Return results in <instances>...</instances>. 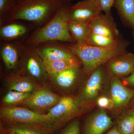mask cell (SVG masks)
<instances>
[{
  "instance_id": "6da1fadb",
  "label": "cell",
  "mask_w": 134,
  "mask_h": 134,
  "mask_svg": "<svg viewBox=\"0 0 134 134\" xmlns=\"http://www.w3.org/2000/svg\"><path fill=\"white\" fill-rule=\"evenodd\" d=\"M66 0H17L6 22L23 20L38 28L55 15Z\"/></svg>"
},
{
  "instance_id": "7a4b0ae2",
  "label": "cell",
  "mask_w": 134,
  "mask_h": 134,
  "mask_svg": "<svg viewBox=\"0 0 134 134\" xmlns=\"http://www.w3.org/2000/svg\"><path fill=\"white\" fill-rule=\"evenodd\" d=\"M71 5L70 2L65 3L51 20L26 39L25 44L34 47L48 41L76 43L68 28V14Z\"/></svg>"
},
{
  "instance_id": "3957f363",
  "label": "cell",
  "mask_w": 134,
  "mask_h": 134,
  "mask_svg": "<svg viewBox=\"0 0 134 134\" xmlns=\"http://www.w3.org/2000/svg\"><path fill=\"white\" fill-rule=\"evenodd\" d=\"M127 44L119 41L113 45L96 47L87 43H72L67 47L81 60L85 72L91 73L96 69L106 63L111 58L126 53Z\"/></svg>"
},
{
  "instance_id": "277c9868",
  "label": "cell",
  "mask_w": 134,
  "mask_h": 134,
  "mask_svg": "<svg viewBox=\"0 0 134 134\" xmlns=\"http://www.w3.org/2000/svg\"><path fill=\"white\" fill-rule=\"evenodd\" d=\"M18 46L21 66L20 74L30 78L38 85L46 81L48 75L41 57L32 47L25 44Z\"/></svg>"
},
{
  "instance_id": "5b68a950",
  "label": "cell",
  "mask_w": 134,
  "mask_h": 134,
  "mask_svg": "<svg viewBox=\"0 0 134 134\" xmlns=\"http://www.w3.org/2000/svg\"><path fill=\"white\" fill-rule=\"evenodd\" d=\"M2 122L7 125H40L48 121L47 114H40L29 108L16 106H3L0 108Z\"/></svg>"
},
{
  "instance_id": "8992f818",
  "label": "cell",
  "mask_w": 134,
  "mask_h": 134,
  "mask_svg": "<svg viewBox=\"0 0 134 134\" xmlns=\"http://www.w3.org/2000/svg\"><path fill=\"white\" fill-rule=\"evenodd\" d=\"M82 104L78 98L61 97L59 103L47 113L48 120L46 124L54 127L64 125L79 115L82 111Z\"/></svg>"
},
{
  "instance_id": "52a82bcc",
  "label": "cell",
  "mask_w": 134,
  "mask_h": 134,
  "mask_svg": "<svg viewBox=\"0 0 134 134\" xmlns=\"http://www.w3.org/2000/svg\"><path fill=\"white\" fill-rule=\"evenodd\" d=\"M61 98L48 88L38 86L29 98L17 106L26 107L39 113H47Z\"/></svg>"
},
{
  "instance_id": "ba28073f",
  "label": "cell",
  "mask_w": 134,
  "mask_h": 134,
  "mask_svg": "<svg viewBox=\"0 0 134 134\" xmlns=\"http://www.w3.org/2000/svg\"><path fill=\"white\" fill-rule=\"evenodd\" d=\"M88 25L92 33L118 38L119 32L111 13L104 15L100 13L91 20Z\"/></svg>"
},
{
  "instance_id": "9c48e42d",
  "label": "cell",
  "mask_w": 134,
  "mask_h": 134,
  "mask_svg": "<svg viewBox=\"0 0 134 134\" xmlns=\"http://www.w3.org/2000/svg\"><path fill=\"white\" fill-rule=\"evenodd\" d=\"M103 65L91 73L80 97L78 98L81 103H83L86 100H93L98 96L105 76V71L102 66Z\"/></svg>"
},
{
  "instance_id": "30bf717a",
  "label": "cell",
  "mask_w": 134,
  "mask_h": 134,
  "mask_svg": "<svg viewBox=\"0 0 134 134\" xmlns=\"http://www.w3.org/2000/svg\"><path fill=\"white\" fill-rule=\"evenodd\" d=\"M110 90L113 109L114 110L125 107L134 97V90L125 86L118 77L114 75L112 76Z\"/></svg>"
},
{
  "instance_id": "8fae6325",
  "label": "cell",
  "mask_w": 134,
  "mask_h": 134,
  "mask_svg": "<svg viewBox=\"0 0 134 134\" xmlns=\"http://www.w3.org/2000/svg\"><path fill=\"white\" fill-rule=\"evenodd\" d=\"M106 63L113 75L117 77L127 76L133 70L134 54L125 53L113 57Z\"/></svg>"
},
{
  "instance_id": "7c38bea8",
  "label": "cell",
  "mask_w": 134,
  "mask_h": 134,
  "mask_svg": "<svg viewBox=\"0 0 134 134\" xmlns=\"http://www.w3.org/2000/svg\"><path fill=\"white\" fill-rule=\"evenodd\" d=\"M100 10L92 5H83L78 2L71 5L68 14V21L88 24L89 22L101 13Z\"/></svg>"
},
{
  "instance_id": "4fadbf2b",
  "label": "cell",
  "mask_w": 134,
  "mask_h": 134,
  "mask_svg": "<svg viewBox=\"0 0 134 134\" xmlns=\"http://www.w3.org/2000/svg\"><path fill=\"white\" fill-rule=\"evenodd\" d=\"M113 122L103 110L99 111L87 120L84 134H103L112 126Z\"/></svg>"
},
{
  "instance_id": "5bb4252c",
  "label": "cell",
  "mask_w": 134,
  "mask_h": 134,
  "mask_svg": "<svg viewBox=\"0 0 134 134\" xmlns=\"http://www.w3.org/2000/svg\"><path fill=\"white\" fill-rule=\"evenodd\" d=\"M82 73L80 67H75L48 75V78L58 88L68 90L72 88L76 83Z\"/></svg>"
},
{
  "instance_id": "9a60e30c",
  "label": "cell",
  "mask_w": 134,
  "mask_h": 134,
  "mask_svg": "<svg viewBox=\"0 0 134 134\" xmlns=\"http://www.w3.org/2000/svg\"><path fill=\"white\" fill-rule=\"evenodd\" d=\"M33 47L43 61H50L76 57L67 47L55 45L37 46Z\"/></svg>"
},
{
  "instance_id": "2e32d148",
  "label": "cell",
  "mask_w": 134,
  "mask_h": 134,
  "mask_svg": "<svg viewBox=\"0 0 134 134\" xmlns=\"http://www.w3.org/2000/svg\"><path fill=\"white\" fill-rule=\"evenodd\" d=\"M6 83L9 91L23 93H32L39 86L30 78L19 73L9 75L6 78Z\"/></svg>"
},
{
  "instance_id": "e0dca14e",
  "label": "cell",
  "mask_w": 134,
  "mask_h": 134,
  "mask_svg": "<svg viewBox=\"0 0 134 134\" xmlns=\"http://www.w3.org/2000/svg\"><path fill=\"white\" fill-rule=\"evenodd\" d=\"M43 62L48 75L59 73L72 68L81 67L82 65L81 60L77 56L70 59L43 61Z\"/></svg>"
},
{
  "instance_id": "ac0fdd59",
  "label": "cell",
  "mask_w": 134,
  "mask_h": 134,
  "mask_svg": "<svg viewBox=\"0 0 134 134\" xmlns=\"http://www.w3.org/2000/svg\"><path fill=\"white\" fill-rule=\"evenodd\" d=\"M1 54L7 69H14L17 66L20 60L19 46L8 43L4 44L1 48Z\"/></svg>"
},
{
  "instance_id": "d6986e66",
  "label": "cell",
  "mask_w": 134,
  "mask_h": 134,
  "mask_svg": "<svg viewBox=\"0 0 134 134\" xmlns=\"http://www.w3.org/2000/svg\"><path fill=\"white\" fill-rule=\"evenodd\" d=\"M12 22V23L1 26L0 37L2 40H14L25 36L28 32V30L26 26L21 24Z\"/></svg>"
},
{
  "instance_id": "ffe728a7",
  "label": "cell",
  "mask_w": 134,
  "mask_h": 134,
  "mask_svg": "<svg viewBox=\"0 0 134 134\" xmlns=\"http://www.w3.org/2000/svg\"><path fill=\"white\" fill-rule=\"evenodd\" d=\"M68 28L76 43H87L92 32L88 24L74 21H68Z\"/></svg>"
},
{
  "instance_id": "44dd1931",
  "label": "cell",
  "mask_w": 134,
  "mask_h": 134,
  "mask_svg": "<svg viewBox=\"0 0 134 134\" xmlns=\"http://www.w3.org/2000/svg\"><path fill=\"white\" fill-rule=\"evenodd\" d=\"M113 7L121 17L134 25V0H114Z\"/></svg>"
},
{
  "instance_id": "7402d4cb",
  "label": "cell",
  "mask_w": 134,
  "mask_h": 134,
  "mask_svg": "<svg viewBox=\"0 0 134 134\" xmlns=\"http://www.w3.org/2000/svg\"><path fill=\"white\" fill-rule=\"evenodd\" d=\"M117 127L121 134H133L134 110L125 113L118 121Z\"/></svg>"
},
{
  "instance_id": "603a6c76",
  "label": "cell",
  "mask_w": 134,
  "mask_h": 134,
  "mask_svg": "<svg viewBox=\"0 0 134 134\" xmlns=\"http://www.w3.org/2000/svg\"><path fill=\"white\" fill-rule=\"evenodd\" d=\"M32 93H23L14 91H9L2 99L4 106H17L24 102Z\"/></svg>"
},
{
  "instance_id": "cb8c5ba5",
  "label": "cell",
  "mask_w": 134,
  "mask_h": 134,
  "mask_svg": "<svg viewBox=\"0 0 134 134\" xmlns=\"http://www.w3.org/2000/svg\"><path fill=\"white\" fill-rule=\"evenodd\" d=\"M119 38L115 39L97 34L92 33L87 44L96 47H107L113 45L119 41Z\"/></svg>"
},
{
  "instance_id": "d4e9b609",
  "label": "cell",
  "mask_w": 134,
  "mask_h": 134,
  "mask_svg": "<svg viewBox=\"0 0 134 134\" xmlns=\"http://www.w3.org/2000/svg\"><path fill=\"white\" fill-rule=\"evenodd\" d=\"M114 0H82L77 2L84 5H92L97 7L100 11L105 14L111 13V8L113 7Z\"/></svg>"
},
{
  "instance_id": "484cf974",
  "label": "cell",
  "mask_w": 134,
  "mask_h": 134,
  "mask_svg": "<svg viewBox=\"0 0 134 134\" xmlns=\"http://www.w3.org/2000/svg\"><path fill=\"white\" fill-rule=\"evenodd\" d=\"M17 0H0V25H4L10 12Z\"/></svg>"
},
{
  "instance_id": "4316f807",
  "label": "cell",
  "mask_w": 134,
  "mask_h": 134,
  "mask_svg": "<svg viewBox=\"0 0 134 134\" xmlns=\"http://www.w3.org/2000/svg\"><path fill=\"white\" fill-rule=\"evenodd\" d=\"M34 125H10V128L18 134H45Z\"/></svg>"
},
{
  "instance_id": "83f0119b",
  "label": "cell",
  "mask_w": 134,
  "mask_h": 134,
  "mask_svg": "<svg viewBox=\"0 0 134 134\" xmlns=\"http://www.w3.org/2000/svg\"><path fill=\"white\" fill-rule=\"evenodd\" d=\"M79 121L75 120L68 125L61 134H80Z\"/></svg>"
},
{
  "instance_id": "f1b7e54d",
  "label": "cell",
  "mask_w": 134,
  "mask_h": 134,
  "mask_svg": "<svg viewBox=\"0 0 134 134\" xmlns=\"http://www.w3.org/2000/svg\"><path fill=\"white\" fill-rule=\"evenodd\" d=\"M97 104L100 108L113 109L112 101L107 97H99L97 99Z\"/></svg>"
},
{
  "instance_id": "f546056e",
  "label": "cell",
  "mask_w": 134,
  "mask_h": 134,
  "mask_svg": "<svg viewBox=\"0 0 134 134\" xmlns=\"http://www.w3.org/2000/svg\"><path fill=\"white\" fill-rule=\"evenodd\" d=\"M124 81L128 85L134 86V68L132 73L124 79Z\"/></svg>"
},
{
  "instance_id": "4dcf8cb0",
  "label": "cell",
  "mask_w": 134,
  "mask_h": 134,
  "mask_svg": "<svg viewBox=\"0 0 134 134\" xmlns=\"http://www.w3.org/2000/svg\"><path fill=\"white\" fill-rule=\"evenodd\" d=\"M1 134H18L9 127L5 128L1 125Z\"/></svg>"
},
{
  "instance_id": "1f68e13d",
  "label": "cell",
  "mask_w": 134,
  "mask_h": 134,
  "mask_svg": "<svg viewBox=\"0 0 134 134\" xmlns=\"http://www.w3.org/2000/svg\"><path fill=\"white\" fill-rule=\"evenodd\" d=\"M106 134H121L119 131V129L117 128V127L115 126L112 129H111L110 131L107 132Z\"/></svg>"
},
{
  "instance_id": "d6a6232c",
  "label": "cell",
  "mask_w": 134,
  "mask_h": 134,
  "mask_svg": "<svg viewBox=\"0 0 134 134\" xmlns=\"http://www.w3.org/2000/svg\"><path fill=\"white\" fill-rule=\"evenodd\" d=\"M67 2H70L71 1H73V0H66Z\"/></svg>"
},
{
  "instance_id": "836d02e7",
  "label": "cell",
  "mask_w": 134,
  "mask_h": 134,
  "mask_svg": "<svg viewBox=\"0 0 134 134\" xmlns=\"http://www.w3.org/2000/svg\"><path fill=\"white\" fill-rule=\"evenodd\" d=\"M133 109H134V102L133 103Z\"/></svg>"
},
{
  "instance_id": "e575fe53",
  "label": "cell",
  "mask_w": 134,
  "mask_h": 134,
  "mask_svg": "<svg viewBox=\"0 0 134 134\" xmlns=\"http://www.w3.org/2000/svg\"><path fill=\"white\" fill-rule=\"evenodd\" d=\"M133 134H134V133Z\"/></svg>"
},
{
  "instance_id": "d590c367",
  "label": "cell",
  "mask_w": 134,
  "mask_h": 134,
  "mask_svg": "<svg viewBox=\"0 0 134 134\" xmlns=\"http://www.w3.org/2000/svg\"></svg>"
}]
</instances>
